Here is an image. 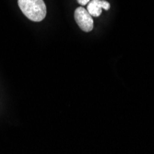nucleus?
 <instances>
[{
    "instance_id": "obj_4",
    "label": "nucleus",
    "mask_w": 154,
    "mask_h": 154,
    "mask_svg": "<svg viewBox=\"0 0 154 154\" xmlns=\"http://www.w3.org/2000/svg\"><path fill=\"white\" fill-rule=\"evenodd\" d=\"M78 1V3L79 4V5H81V6H85V5H87L91 0H77Z\"/></svg>"
},
{
    "instance_id": "obj_3",
    "label": "nucleus",
    "mask_w": 154,
    "mask_h": 154,
    "mask_svg": "<svg viewBox=\"0 0 154 154\" xmlns=\"http://www.w3.org/2000/svg\"><path fill=\"white\" fill-rule=\"evenodd\" d=\"M87 6V10L91 17H99L101 16L103 9L109 10L111 5L105 0H91Z\"/></svg>"
},
{
    "instance_id": "obj_1",
    "label": "nucleus",
    "mask_w": 154,
    "mask_h": 154,
    "mask_svg": "<svg viewBox=\"0 0 154 154\" xmlns=\"http://www.w3.org/2000/svg\"><path fill=\"white\" fill-rule=\"evenodd\" d=\"M24 15L32 21H42L46 16V6L44 0H18Z\"/></svg>"
},
{
    "instance_id": "obj_2",
    "label": "nucleus",
    "mask_w": 154,
    "mask_h": 154,
    "mask_svg": "<svg viewBox=\"0 0 154 154\" xmlns=\"http://www.w3.org/2000/svg\"><path fill=\"white\" fill-rule=\"evenodd\" d=\"M75 20L79 27L83 32H91L93 29V20L91 18V15L88 12L87 9H85L82 7H79L75 10Z\"/></svg>"
}]
</instances>
